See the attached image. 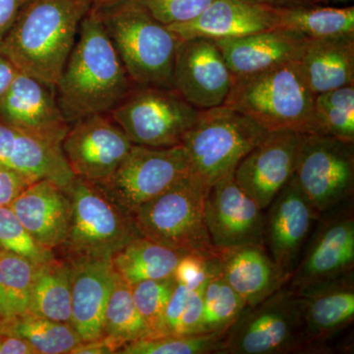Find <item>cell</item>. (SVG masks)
Instances as JSON below:
<instances>
[{
  "label": "cell",
  "instance_id": "6da1fadb",
  "mask_svg": "<svg viewBox=\"0 0 354 354\" xmlns=\"http://www.w3.org/2000/svg\"><path fill=\"white\" fill-rule=\"evenodd\" d=\"M133 86L99 11L91 7L55 86L60 111L69 125L109 113Z\"/></svg>",
  "mask_w": 354,
  "mask_h": 354
},
{
  "label": "cell",
  "instance_id": "7a4b0ae2",
  "mask_svg": "<svg viewBox=\"0 0 354 354\" xmlns=\"http://www.w3.org/2000/svg\"><path fill=\"white\" fill-rule=\"evenodd\" d=\"M92 0H31L0 41L21 73L53 86L62 75Z\"/></svg>",
  "mask_w": 354,
  "mask_h": 354
},
{
  "label": "cell",
  "instance_id": "3957f363",
  "mask_svg": "<svg viewBox=\"0 0 354 354\" xmlns=\"http://www.w3.org/2000/svg\"><path fill=\"white\" fill-rule=\"evenodd\" d=\"M310 90L299 62L248 76H234L223 106L234 109L269 132L319 134Z\"/></svg>",
  "mask_w": 354,
  "mask_h": 354
},
{
  "label": "cell",
  "instance_id": "277c9868",
  "mask_svg": "<svg viewBox=\"0 0 354 354\" xmlns=\"http://www.w3.org/2000/svg\"><path fill=\"white\" fill-rule=\"evenodd\" d=\"M99 13L132 83L172 88L178 37L133 0Z\"/></svg>",
  "mask_w": 354,
  "mask_h": 354
},
{
  "label": "cell",
  "instance_id": "5b68a950",
  "mask_svg": "<svg viewBox=\"0 0 354 354\" xmlns=\"http://www.w3.org/2000/svg\"><path fill=\"white\" fill-rule=\"evenodd\" d=\"M268 133L248 116L227 106L200 111L181 143L191 176L208 190L234 174L239 162Z\"/></svg>",
  "mask_w": 354,
  "mask_h": 354
},
{
  "label": "cell",
  "instance_id": "8992f818",
  "mask_svg": "<svg viewBox=\"0 0 354 354\" xmlns=\"http://www.w3.org/2000/svg\"><path fill=\"white\" fill-rule=\"evenodd\" d=\"M304 300L285 286L255 305H246L225 332L218 354L318 353L304 330Z\"/></svg>",
  "mask_w": 354,
  "mask_h": 354
},
{
  "label": "cell",
  "instance_id": "52a82bcc",
  "mask_svg": "<svg viewBox=\"0 0 354 354\" xmlns=\"http://www.w3.org/2000/svg\"><path fill=\"white\" fill-rule=\"evenodd\" d=\"M72 215L58 250L66 261L109 259L141 237L133 216L114 204L97 184L75 177L69 191Z\"/></svg>",
  "mask_w": 354,
  "mask_h": 354
},
{
  "label": "cell",
  "instance_id": "ba28073f",
  "mask_svg": "<svg viewBox=\"0 0 354 354\" xmlns=\"http://www.w3.org/2000/svg\"><path fill=\"white\" fill-rule=\"evenodd\" d=\"M206 188L188 176L146 203L133 218L139 234L181 254L216 257L205 218Z\"/></svg>",
  "mask_w": 354,
  "mask_h": 354
},
{
  "label": "cell",
  "instance_id": "9c48e42d",
  "mask_svg": "<svg viewBox=\"0 0 354 354\" xmlns=\"http://www.w3.org/2000/svg\"><path fill=\"white\" fill-rule=\"evenodd\" d=\"M200 111L174 88L134 85L109 114L134 145H181Z\"/></svg>",
  "mask_w": 354,
  "mask_h": 354
},
{
  "label": "cell",
  "instance_id": "30bf717a",
  "mask_svg": "<svg viewBox=\"0 0 354 354\" xmlns=\"http://www.w3.org/2000/svg\"><path fill=\"white\" fill-rule=\"evenodd\" d=\"M190 174L183 145L150 148L133 144L113 174L95 184L123 212L134 216L143 205Z\"/></svg>",
  "mask_w": 354,
  "mask_h": 354
},
{
  "label": "cell",
  "instance_id": "8fae6325",
  "mask_svg": "<svg viewBox=\"0 0 354 354\" xmlns=\"http://www.w3.org/2000/svg\"><path fill=\"white\" fill-rule=\"evenodd\" d=\"M293 177L320 216L348 204L354 193V143L304 134Z\"/></svg>",
  "mask_w": 354,
  "mask_h": 354
},
{
  "label": "cell",
  "instance_id": "7c38bea8",
  "mask_svg": "<svg viewBox=\"0 0 354 354\" xmlns=\"http://www.w3.org/2000/svg\"><path fill=\"white\" fill-rule=\"evenodd\" d=\"M354 274L353 201L322 215L286 286L301 291Z\"/></svg>",
  "mask_w": 354,
  "mask_h": 354
},
{
  "label": "cell",
  "instance_id": "4fadbf2b",
  "mask_svg": "<svg viewBox=\"0 0 354 354\" xmlns=\"http://www.w3.org/2000/svg\"><path fill=\"white\" fill-rule=\"evenodd\" d=\"M132 146L120 125L102 113L72 123L62 151L74 176L99 183L113 174Z\"/></svg>",
  "mask_w": 354,
  "mask_h": 354
},
{
  "label": "cell",
  "instance_id": "5bb4252c",
  "mask_svg": "<svg viewBox=\"0 0 354 354\" xmlns=\"http://www.w3.org/2000/svg\"><path fill=\"white\" fill-rule=\"evenodd\" d=\"M265 211L264 246L288 283L321 216L295 177Z\"/></svg>",
  "mask_w": 354,
  "mask_h": 354
},
{
  "label": "cell",
  "instance_id": "9a60e30c",
  "mask_svg": "<svg viewBox=\"0 0 354 354\" xmlns=\"http://www.w3.org/2000/svg\"><path fill=\"white\" fill-rule=\"evenodd\" d=\"M234 82L215 41L194 38L181 41L176 51L172 88L199 111L223 106Z\"/></svg>",
  "mask_w": 354,
  "mask_h": 354
},
{
  "label": "cell",
  "instance_id": "2e32d148",
  "mask_svg": "<svg viewBox=\"0 0 354 354\" xmlns=\"http://www.w3.org/2000/svg\"><path fill=\"white\" fill-rule=\"evenodd\" d=\"M205 218L216 252L249 245L264 246V211L235 181L234 174L209 188Z\"/></svg>",
  "mask_w": 354,
  "mask_h": 354
},
{
  "label": "cell",
  "instance_id": "e0dca14e",
  "mask_svg": "<svg viewBox=\"0 0 354 354\" xmlns=\"http://www.w3.org/2000/svg\"><path fill=\"white\" fill-rule=\"evenodd\" d=\"M304 135L269 132L237 165L235 181L263 211L295 176Z\"/></svg>",
  "mask_w": 354,
  "mask_h": 354
},
{
  "label": "cell",
  "instance_id": "ac0fdd59",
  "mask_svg": "<svg viewBox=\"0 0 354 354\" xmlns=\"http://www.w3.org/2000/svg\"><path fill=\"white\" fill-rule=\"evenodd\" d=\"M0 118L60 147L70 127L58 106L55 87L21 72L0 101Z\"/></svg>",
  "mask_w": 354,
  "mask_h": 354
},
{
  "label": "cell",
  "instance_id": "d6986e66",
  "mask_svg": "<svg viewBox=\"0 0 354 354\" xmlns=\"http://www.w3.org/2000/svg\"><path fill=\"white\" fill-rule=\"evenodd\" d=\"M167 27L181 41L241 38L278 28V10L252 0H215L195 19Z\"/></svg>",
  "mask_w": 354,
  "mask_h": 354
},
{
  "label": "cell",
  "instance_id": "ffe728a7",
  "mask_svg": "<svg viewBox=\"0 0 354 354\" xmlns=\"http://www.w3.org/2000/svg\"><path fill=\"white\" fill-rule=\"evenodd\" d=\"M36 241L48 250H58L68 234L72 215L70 195L48 179L27 186L9 205Z\"/></svg>",
  "mask_w": 354,
  "mask_h": 354
},
{
  "label": "cell",
  "instance_id": "44dd1931",
  "mask_svg": "<svg viewBox=\"0 0 354 354\" xmlns=\"http://www.w3.org/2000/svg\"><path fill=\"white\" fill-rule=\"evenodd\" d=\"M307 39L299 32L276 28L215 43L234 76H248L299 62Z\"/></svg>",
  "mask_w": 354,
  "mask_h": 354
},
{
  "label": "cell",
  "instance_id": "7402d4cb",
  "mask_svg": "<svg viewBox=\"0 0 354 354\" xmlns=\"http://www.w3.org/2000/svg\"><path fill=\"white\" fill-rule=\"evenodd\" d=\"M71 281V325L83 342L102 337L104 312L115 272L109 259L67 261Z\"/></svg>",
  "mask_w": 354,
  "mask_h": 354
},
{
  "label": "cell",
  "instance_id": "603a6c76",
  "mask_svg": "<svg viewBox=\"0 0 354 354\" xmlns=\"http://www.w3.org/2000/svg\"><path fill=\"white\" fill-rule=\"evenodd\" d=\"M0 165L34 181L48 179L68 194L75 179L65 160L62 147L21 131L1 118Z\"/></svg>",
  "mask_w": 354,
  "mask_h": 354
},
{
  "label": "cell",
  "instance_id": "cb8c5ba5",
  "mask_svg": "<svg viewBox=\"0 0 354 354\" xmlns=\"http://www.w3.org/2000/svg\"><path fill=\"white\" fill-rule=\"evenodd\" d=\"M297 292L304 300L307 341L318 353H328L324 344L353 323L354 274Z\"/></svg>",
  "mask_w": 354,
  "mask_h": 354
},
{
  "label": "cell",
  "instance_id": "d4e9b609",
  "mask_svg": "<svg viewBox=\"0 0 354 354\" xmlns=\"http://www.w3.org/2000/svg\"><path fill=\"white\" fill-rule=\"evenodd\" d=\"M221 276L244 300L255 305L286 285L265 246L218 251Z\"/></svg>",
  "mask_w": 354,
  "mask_h": 354
},
{
  "label": "cell",
  "instance_id": "484cf974",
  "mask_svg": "<svg viewBox=\"0 0 354 354\" xmlns=\"http://www.w3.org/2000/svg\"><path fill=\"white\" fill-rule=\"evenodd\" d=\"M299 64L315 95L354 85V35L307 39Z\"/></svg>",
  "mask_w": 354,
  "mask_h": 354
},
{
  "label": "cell",
  "instance_id": "4316f807",
  "mask_svg": "<svg viewBox=\"0 0 354 354\" xmlns=\"http://www.w3.org/2000/svg\"><path fill=\"white\" fill-rule=\"evenodd\" d=\"M183 255L141 236L114 254L111 261L113 271L133 286L148 279L172 278Z\"/></svg>",
  "mask_w": 354,
  "mask_h": 354
},
{
  "label": "cell",
  "instance_id": "83f0119b",
  "mask_svg": "<svg viewBox=\"0 0 354 354\" xmlns=\"http://www.w3.org/2000/svg\"><path fill=\"white\" fill-rule=\"evenodd\" d=\"M28 313L71 324L70 266L64 258L36 266Z\"/></svg>",
  "mask_w": 354,
  "mask_h": 354
},
{
  "label": "cell",
  "instance_id": "f1b7e54d",
  "mask_svg": "<svg viewBox=\"0 0 354 354\" xmlns=\"http://www.w3.org/2000/svg\"><path fill=\"white\" fill-rule=\"evenodd\" d=\"M278 28L299 32L307 39L354 35V7L308 4L277 8Z\"/></svg>",
  "mask_w": 354,
  "mask_h": 354
},
{
  "label": "cell",
  "instance_id": "f546056e",
  "mask_svg": "<svg viewBox=\"0 0 354 354\" xmlns=\"http://www.w3.org/2000/svg\"><path fill=\"white\" fill-rule=\"evenodd\" d=\"M0 332L24 339L37 354H70L83 342L71 324L31 313L0 322Z\"/></svg>",
  "mask_w": 354,
  "mask_h": 354
},
{
  "label": "cell",
  "instance_id": "4dcf8cb0",
  "mask_svg": "<svg viewBox=\"0 0 354 354\" xmlns=\"http://www.w3.org/2000/svg\"><path fill=\"white\" fill-rule=\"evenodd\" d=\"M36 266L0 249V322L29 312Z\"/></svg>",
  "mask_w": 354,
  "mask_h": 354
},
{
  "label": "cell",
  "instance_id": "1f68e13d",
  "mask_svg": "<svg viewBox=\"0 0 354 354\" xmlns=\"http://www.w3.org/2000/svg\"><path fill=\"white\" fill-rule=\"evenodd\" d=\"M102 335L120 342L122 346L151 337L150 330L135 306L131 286L116 272L104 312Z\"/></svg>",
  "mask_w": 354,
  "mask_h": 354
},
{
  "label": "cell",
  "instance_id": "d6a6232c",
  "mask_svg": "<svg viewBox=\"0 0 354 354\" xmlns=\"http://www.w3.org/2000/svg\"><path fill=\"white\" fill-rule=\"evenodd\" d=\"M314 113L319 134L354 143V85L316 95Z\"/></svg>",
  "mask_w": 354,
  "mask_h": 354
},
{
  "label": "cell",
  "instance_id": "836d02e7",
  "mask_svg": "<svg viewBox=\"0 0 354 354\" xmlns=\"http://www.w3.org/2000/svg\"><path fill=\"white\" fill-rule=\"evenodd\" d=\"M246 305L245 300L223 279L221 272L212 277L205 288L202 332H227Z\"/></svg>",
  "mask_w": 354,
  "mask_h": 354
},
{
  "label": "cell",
  "instance_id": "e575fe53",
  "mask_svg": "<svg viewBox=\"0 0 354 354\" xmlns=\"http://www.w3.org/2000/svg\"><path fill=\"white\" fill-rule=\"evenodd\" d=\"M225 332L196 335H164L128 342L118 354H209L218 353Z\"/></svg>",
  "mask_w": 354,
  "mask_h": 354
},
{
  "label": "cell",
  "instance_id": "d590c367",
  "mask_svg": "<svg viewBox=\"0 0 354 354\" xmlns=\"http://www.w3.org/2000/svg\"><path fill=\"white\" fill-rule=\"evenodd\" d=\"M176 286L174 277L164 279H148L131 286L135 306L150 330V337L165 335V309Z\"/></svg>",
  "mask_w": 354,
  "mask_h": 354
},
{
  "label": "cell",
  "instance_id": "8d00e7d4",
  "mask_svg": "<svg viewBox=\"0 0 354 354\" xmlns=\"http://www.w3.org/2000/svg\"><path fill=\"white\" fill-rule=\"evenodd\" d=\"M0 249L43 264L57 257L53 251L44 248L26 230L10 206L0 207Z\"/></svg>",
  "mask_w": 354,
  "mask_h": 354
},
{
  "label": "cell",
  "instance_id": "74e56055",
  "mask_svg": "<svg viewBox=\"0 0 354 354\" xmlns=\"http://www.w3.org/2000/svg\"><path fill=\"white\" fill-rule=\"evenodd\" d=\"M162 24L169 26L195 19L215 0H133Z\"/></svg>",
  "mask_w": 354,
  "mask_h": 354
},
{
  "label": "cell",
  "instance_id": "f35d334b",
  "mask_svg": "<svg viewBox=\"0 0 354 354\" xmlns=\"http://www.w3.org/2000/svg\"><path fill=\"white\" fill-rule=\"evenodd\" d=\"M220 272L218 256L207 257L201 254H184L177 263L174 279L179 285L193 290L204 285Z\"/></svg>",
  "mask_w": 354,
  "mask_h": 354
},
{
  "label": "cell",
  "instance_id": "ab89813d",
  "mask_svg": "<svg viewBox=\"0 0 354 354\" xmlns=\"http://www.w3.org/2000/svg\"><path fill=\"white\" fill-rule=\"evenodd\" d=\"M207 283L200 286L196 290H191L185 309L179 321L176 335L202 334L204 292Z\"/></svg>",
  "mask_w": 354,
  "mask_h": 354
},
{
  "label": "cell",
  "instance_id": "60d3db41",
  "mask_svg": "<svg viewBox=\"0 0 354 354\" xmlns=\"http://www.w3.org/2000/svg\"><path fill=\"white\" fill-rule=\"evenodd\" d=\"M32 183L34 180L24 174L0 165V207L10 205Z\"/></svg>",
  "mask_w": 354,
  "mask_h": 354
},
{
  "label": "cell",
  "instance_id": "b9f144b4",
  "mask_svg": "<svg viewBox=\"0 0 354 354\" xmlns=\"http://www.w3.org/2000/svg\"><path fill=\"white\" fill-rule=\"evenodd\" d=\"M191 290L183 285L176 283V288L169 298L167 309L165 313V335H176L179 321L188 298H189Z\"/></svg>",
  "mask_w": 354,
  "mask_h": 354
},
{
  "label": "cell",
  "instance_id": "7bdbcfd3",
  "mask_svg": "<svg viewBox=\"0 0 354 354\" xmlns=\"http://www.w3.org/2000/svg\"><path fill=\"white\" fill-rule=\"evenodd\" d=\"M31 0H0V41L12 28L21 11Z\"/></svg>",
  "mask_w": 354,
  "mask_h": 354
},
{
  "label": "cell",
  "instance_id": "ee69618b",
  "mask_svg": "<svg viewBox=\"0 0 354 354\" xmlns=\"http://www.w3.org/2000/svg\"><path fill=\"white\" fill-rule=\"evenodd\" d=\"M121 346L120 342L102 335L93 341L80 342L70 354H115Z\"/></svg>",
  "mask_w": 354,
  "mask_h": 354
},
{
  "label": "cell",
  "instance_id": "f6af8a7d",
  "mask_svg": "<svg viewBox=\"0 0 354 354\" xmlns=\"http://www.w3.org/2000/svg\"><path fill=\"white\" fill-rule=\"evenodd\" d=\"M0 354H37L24 339L0 332Z\"/></svg>",
  "mask_w": 354,
  "mask_h": 354
},
{
  "label": "cell",
  "instance_id": "bcb514c9",
  "mask_svg": "<svg viewBox=\"0 0 354 354\" xmlns=\"http://www.w3.org/2000/svg\"><path fill=\"white\" fill-rule=\"evenodd\" d=\"M18 69L12 62L0 53V101L18 74Z\"/></svg>",
  "mask_w": 354,
  "mask_h": 354
},
{
  "label": "cell",
  "instance_id": "7dc6e473",
  "mask_svg": "<svg viewBox=\"0 0 354 354\" xmlns=\"http://www.w3.org/2000/svg\"><path fill=\"white\" fill-rule=\"evenodd\" d=\"M257 3L274 7V8H285V7H293L299 6H308L315 4L316 0H252Z\"/></svg>",
  "mask_w": 354,
  "mask_h": 354
},
{
  "label": "cell",
  "instance_id": "c3c4849f",
  "mask_svg": "<svg viewBox=\"0 0 354 354\" xmlns=\"http://www.w3.org/2000/svg\"><path fill=\"white\" fill-rule=\"evenodd\" d=\"M124 1H127V0H92V8L101 11L116 6V4L122 3Z\"/></svg>",
  "mask_w": 354,
  "mask_h": 354
},
{
  "label": "cell",
  "instance_id": "681fc988",
  "mask_svg": "<svg viewBox=\"0 0 354 354\" xmlns=\"http://www.w3.org/2000/svg\"><path fill=\"white\" fill-rule=\"evenodd\" d=\"M353 0H316L315 4H322V6H329V4H344L353 2Z\"/></svg>",
  "mask_w": 354,
  "mask_h": 354
}]
</instances>
